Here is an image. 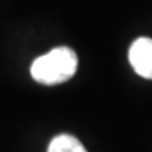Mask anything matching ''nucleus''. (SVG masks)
Masks as SVG:
<instances>
[{"label": "nucleus", "mask_w": 152, "mask_h": 152, "mask_svg": "<svg viewBox=\"0 0 152 152\" xmlns=\"http://www.w3.org/2000/svg\"><path fill=\"white\" fill-rule=\"evenodd\" d=\"M78 68V56L68 47H56L31 64L33 79L44 86L62 84L73 78Z\"/></svg>", "instance_id": "nucleus-1"}, {"label": "nucleus", "mask_w": 152, "mask_h": 152, "mask_svg": "<svg viewBox=\"0 0 152 152\" xmlns=\"http://www.w3.org/2000/svg\"><path fill=\"white\" fill-rule=\"evenodd\" d=\"M129 61L137 75L146 79H152V39L138 37L130 45Z\"/></svg>", "instance_id": "nucleus-2"}, {"label": "nucleus", "mask_w": 152, "mask_h": 152, "mask_svg": "<svg viewBox=\"0 0 152 152\" xmlns=\"http://www.w3.org/2000/svg\"><path fill=\"white\" fill-rule=\"evenodd\" d=\"M47 152H87L82 143L73 135L62 134L50 141Z\"/></svg>", "instance_id": "nucleus-3"}]
</instances>
